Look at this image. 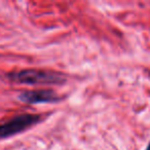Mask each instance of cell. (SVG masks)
<instances>
[{
	"label": "cell",
	"instance_id": "7a4b0ae2",
	"mask_svg": "<svg viewBox=\"0 0 150 150\" xmlns=\"http://www.w3.org/2000/svg\"><path fill=\"white\" fill-rule=\"evenodd\" d=\"M41 120V116L37 114H22L9 119L0 125V139H4L27 129L31 125Z\"/></svg>",
	"mask_w": 150,
	"mask_h": 150
},
{
	"label": "cell",
	"instance_id": "6da1fadb",
	"mask_svg": "<svg viewBox=\"0 0 150 150\" xmlns=\"http://www.w3.org/2000/svg\"><path fill=\"white\" fill-rule=\"evenodd\" d=\"M8 77L13 81L24 84H59L65 80L62 75L58 73L35 69H26L9 73Z\"/></svg>",
	"mask_w": 150,
	"mask_h": 150
},
{
	"label": "cell",
	"instance_id": "3957f363",
	"mask_svg": "<svg viewBox=\"0 0 150 150\" xmlns=\"http://www.w3.org/2000/svg\"><path fill=\"white\" fill-rule=\"evenodd\" d=\"M20 100L29 104L35 103H50L60 100L58 96L52 91H29L20 95Z\"/></svg>",
	"mask_w": 150,
	"mask_h": 150
},
{
	"label": "cell",
	"instance_id": "277c9868",
	"mask_svg": "<svg viewBox=\"0 0 150 150\" xmlns=\"http://www.w3.org/2000/svg\"><path fill=\"white\" fill-rule=\"evenodd\" d=\"M146 150H150V143H149V145L147 146V149H146Z\"/></svg>",
	"mask_w": 150,
	"mask_h": 150
}]
</instances>
